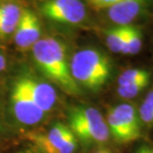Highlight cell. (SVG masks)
<instances>
[{"mask_svg": "<svg viewBox=\"0 0 153 153\" xmlns=\"http://www.w3.org/2000/svg\"><path fill=\"white\" fill-rule=\"evenodd\" d=\"M36 65L44 75L63 92L79 95L81 88L71 76L66 47L60 40L45 37L32 48Z\"/></svg>", "mask_w": 153, "mask_h": 153, "instance_id": "obj_1", "label": "cell"}, {"mask_svg": "<svg viewBox=\"0 0 153 153\" xmlns=\"http://www.w3.org/2000/svg\"><path fill=\"white\" fill-rule=\"evenodd\" d=\"M149 81H142V82L128 84V85H123L117 87V94L123 99L128 100L137 97L141 92H143L148 84Z\"/></svg>", "mask_w": 153, "mask_h": 153, "instance_id": "obj_16", "label": "cell"}, {"mask_svg": "<svg viewBox=\"0 0 153 153\" xmlns=\"http://www.w3.org/2000/svg\"><path fill=\"white\" fill-rule=\"evenodd\" d=\"M128 26H115L105 32V43L107 48L114 53H122L125 45Z\"/></svg>", "mask_w": 153, "mask_h": 153, "instance_id": "obj_12", "label": "cell"}, {"mask_svg": "<svg viewBox=\"0 0 153 153\" xmlns=\"http://www.w3.org/2000/svg\"><path fill=\"white\" fill-rule=\"evenodd\" d=\"M152 74L150 71L143 68H129L120 73L118 78V86L128 85V84L149 81L150 82Z\"/></svg>", "mask_w": 153, "mask_h": 153, "instance_id": "obj_14", "label": "cell"}, {"mask_svg": "<svg viewBox=\"0 0 153 153\" xmlns=\"http://www.w3.org/2000/svg\"><path fill=\"white\" fill-rule=\"evenodd\" d=\"M91 153H115V152H114L112 149H110L109 147L103 145V146H98V147H96Z\"/></svg>", "mask_w": 153, "mask_h": 153, "instance_id": "obj_19", "label": "cell"}, {"mask_svg": "<svg viewBox=\"0 0 153 153\" xmlns=\"http://www.w3.org/2000/svg\"><path fill=\"white\" fill-rule=\"evenodd\" d=\"M6 68V59L5 56L0 53V72H2Z\"/></svg>", "mask_w": 153, "mask_h": 153, "instance_id": "obj_21", "label": "cell"}, {"mask_svg": "<svg viewBox=\"0 0 153 153\" xmlns=\"http://www.w3.org/2000/svg\"><path fill=\"white\" fill-rule=\"evenodd\" d=\"M15 153H42V152L39 151L36 147H25L16 151Z\"/></svg>", "mask_w": 153, "mask_h": 153, "instance_id": "obj_20", "label": "cell"}, {"mask_svg": "<svg viewBox=\"0 0 153 153\" xmlns=\"http://www.w3.org/2000/svg\"><path fill=\"white\" fill-rule=\"evenodd\" d=\"M28 139L42 153H75L78 140L67 125L55 123L47 132H30Z\"/></svg>", "mask_w": 153, "mask_h": 153, "instance_id": "obj_5", "label": "cell"}, {"mask_svg": "<svg viewBox=\"0 0 153 153\" xmlns=\"http://www.w3.org/2000/svg\"><path fill=\"white\" fill-rule=\"evenodd\" d=\"M67 122L68 128L84 146H103L111 138L106 119L94 107H70L67 111Z\"/></svg>", "mask_w": 153, "mask_h": 153, "instance_id": "obj_3", "label": "cell"}, {"mask_svg": "<svg viewBox=\"0 0 153 153\" xmlns=\"http://www.w3.org/2000/svg\"><path fill=\"white\" fill-rule=\"evenodd\" d=\"M151 0H120L106 9L109 21L115 26L133 25L146 12Z\"/></svg>", "mask_w": 153, "mask_h": 153, "instance_id": "obj_10", "label": "cell"}, {"mask_svg": "<svg viewBox=\"0 0 153 153\" xmlns=\"http://www.w3.org/2000/svg\"><path fill=\"white\" fill-rule=\"evenodd\" d=\"M3 131V120H2V109L1 104H0V133Z\"/></svg>", "mask_w": 153, "mask_h": 153, "instance_id": "obj_22", "label": "cell"}, {"mask_svg": "<svg viewBox=\"0 0 153 153\" xmlns=\"http://www.w3.org/2000/svg\"><path fill=\"white\" fill-rule=\"evenodd\" d=\"M10 107L16 120L26 126L39 125L47 115L36 105L17 78L12 83Z\"/></svg>", "mask_w": 153, "mask_h": 153, "instance_id": "obj_7", "label": "cell"}, {"mask_svg": "<svg viewBox=\"0 0 153 153\" xmlns=\"http://www.w3.org/2000/svg\"><path fill=\"white\" fill-rule=\"evenodd\" d=\"M13 36L16 47L21 51L32 48L39 40H41L42 26L34 11L23 8L20 20Z\"/></svg>", "mask_w": 153, "mask_h": 153, "instance_id": "obj_9", "label": "cell"}, {"mask_svg": "<svg viewBox=\"0 0 153 153\" xmlns=\"http://www.w3.org/2000/svg\"><path fill=\"white\" fill-rule=\"evenodd\" d=\"M143 45V32L135 25H128V35L122 54L134 55L141 51Z\"/></svg>", "mask_w": 153, "mask_h": 153, "instance_id": "obj_13", "label": "cell"}, {"mask_svg": "<svg viewBox=\"0 0 153 153\" xmlns=\"http://www.w3.org/2000/svg\"><path fill=\"white\" fill-rule=\"evenodd\" d=\"M31 99L45 114L55 108L58 100L57 92L51 83L32 74H23L17 77Z\"/></svg>", "mask_w": 153, "mask_h": 153, "instance_id": "obj_8", "label": "cell"}, {"mask_svg": "<svg viewBox=\"0 0 153 153\" xmlns=\"http://www.w3.org/2000/svg\"><path fill=\"white\" fill-rule=\"evenodd\" d=\"M40 10L48 20L64 25H79L87 19V9L82 0H45Z\"/></svg>", "mask_w": 153, "mask_h": 153, "instance_id": "obj_6", "label": "cell"}, {"mask_svg": "<svg viewBox=\"0 0 153 153\" xmlns=\"http://www.w3.org/2000/svg\"><path fill=\"white\" fill-rule=\"evenodd\" d=\"M133 153H153V142L141 143Z\"/></svg>", "mask_w": 153, "mask_h": 153, "instance_id": "obj_18", "label": "cell"}, {"mask_svg": "<svg viewBox=\"0 0 153 153\" xmlns=\"http://www.w3.org/2000/svg\"><path fill=\"white\" fill-rule=\"evenodd\" d=\"M23 8L14 1L0 2V39L14 35Z\"/></svg>", "mask_w": 153, "mask_h": 153, "instance_id": "obj_11", "label": "cell"}, {"mask_svg": "<svg viewBox=\"0 0 153 153\" xmlns=\"http://www.w3.org/2000/svg\"><path fill=\"white\" fill-rule=\"evenodd\" d=\"M69 68L77 85L92 92H98L108 84L114 69L110 57L96 48L77 51L69 61Z\"/></svg>", "mask_w": 153, "mask_h": 153, "instance_id": "obj_2", "label": "cell"}, {"mask_svg": "<svg viewBox=\"0 0 153 153\" xmlns=\"http://www.w3.org/2000/svg\"><path fill=\"white\" fill-rule=\"evenodd\" d=\"M106 123L111 137L119 144H128L142 136V125L132 104L120 103L110 108Z\"/></svg>", "mask_w": 153, "mask_h": 153, "instance_id": "obj_4", "label": "cell"}, {"mask_svg": "<svg viewBox=\"0 0 153 153\" xmlns=\"http://www.w3.org/2000/svg\"><path fill=\"white\" fill-rule=\"evenodd\" d=\"M89 4L98 10H106L111 6L116 4L120 0H87Z\"/></svg>", "mask_w": 153, "mask_h": 153, "instance_id": "obj_17", "label": "cell"}, {"mask_svg": "<svg viewBox=\"0 0 153 153\" xmlns=\"http://www.w3.org/2000/svg\"><path fill=\"white\" fill-rule=\"evenodd\" d=\"M5 1H12V0H0V2H5Z\"/></svg>", "mask_w": 153, "mask_h": 153, "instance_id": "obj_23", "label": "cell"}, {"mask_svg": "<svg viewBox=\"0 0 153 153\" xmlns=\"http://www.w3.org/2000/svg\"><path fill=\"white\" fill-rule=\"evenodd\" d=\"M142 126L153 128V90L148 92L137 110Z\"/></svg>", "mask_w": 153, "mask_h": 153, "instance_id": "obj_15", "label": "cell"}]
</instances>
